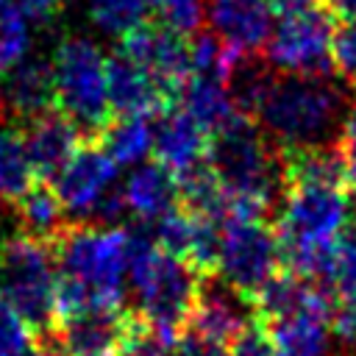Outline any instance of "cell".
<instances>
[{
  "label": "cell",
  "instance_id": "16",
  "mask_svg": "<svg viewBox=\"0 0 356 356\" xmlns=\"http://www.w3.org/2000/svg\"><path fill=\"white\" fill-rule=\"evenodd\" d=\"M150 153L153 161H159L178 178L181 172L209 161V136L186 111L170 108L153 128Z\"/></svg>",
  "mask_w": 356,
  "mask_h": 356
},
{
  "label": "cell",
  "instance_id": "5",
  "mask_svg": "<svg viewBox=\"0 0 356 356\" xmlns=\"http://www.w3.org/2000/svg\"><path fill=\"white\" fill-rule=\"evenodd\" d=\"M0 289L19 309L36 339L56 331L58 261L53 245L31 234H11L0 242Z\"/></svg>",
  "mask_w": 356,
  "mask_h": 356
},
{
  "label": "cell",
  "instance_id": "8",
  "mask_svg": "<svg viewBox=\"0 0 356 356\" xmlns=\"http://www.w3.org/2000/svg\"><path fill=\"white\" fill-rule=\"evenodd\" d=\"M117 164L97 145V139H83L64 170L53 178L70 217H83L86 222H108L125 211L122 189H114Z\"/></svg>",
  "mask_w": 356,
  "mask_h": 356
},
{
  "label": "cell",
  "instance_id": "6",
  "mask_svg": "<svg viewBox=\"0 0 356 356\" xmlns=\"http://www.w3.org/2000/svg\"><path fill=\"white\" fill-rule=\"evenodd\" d=\"M56 108L70 117L83 139H95L111 120L106 56L86 36H64L50 58Z\"/></svg>",
  "mask_w": 356,
  "mask_h": 356
},
{
  "label": "cell",
  "instance_id": "15",
  "mask_svg": "<svg viewBox=\"0 0 356 356\" xmlns=\"http://www.w3.org/2000/svg\"><path fill=\"white\" fill-rule=\"evenodd\" d=\"M331 312L334 303H325L275 320H256L270 337L273 356H331Z\"/></svg>",
  "mask_w": 356,
  "mask_h": 356
},
{
  "label": "cell",
  "instance_id": "36",
  "mask_svg": "<svg viewBox=\"0 0 356 356\" xmlns=\"http://www.w3.org/2000/svg\"><path fill=\"white\" fill-rule=\"evenodd\" d=\"M325 8L334 19H356V0H325Z\"/></svg>",
  "mask_w": 356,
  "mask_h": 356
},
{
  "label": "cell",
  "instance_id": "20",
  "mask_svg": "<svg viewBox=\"0 0 356 356\" xmlns=\"http://www.w3.org/2000/svg\"><path fill=\"white\" fill-rule=\"evenodd\" d=\"M181 111H186L211 139L214 134H220L222 128H228L236 117H242V111L236 108L228 86L222 81L214 78H200L192 75L178 97Z\"/></svg>",
  "mask_w": 356,
  "mask_h": 356
},
{
  "label": "cell",
  "instance_id": "3",
  "mask_svg": "<svg viewBox=\"0 0 356 356\" xmlns=\"http://www.w3.org/2000/svg\"><path fill=\"white\" fill-rule=\"evenodd\" d=\"M58 273L78 281L92 300V309L120 312L128 270L131 234L125 228H106L95 222H70L53 242Z\"/></svg>",
  "mask_w": 356,
  "mask_h": 356
},
{
  "label": "cell",
  "instance_id": "19",
  "mask_svg": "<svg viewBox=\"0 0 356 356\" xmlns=\"http://www.w3.org/2000/svg\"><path fill=\"white\" fill-rule=\"evenodd\" d=\"M125 209L139 220H159L178 206V181L159 161L142 164L122 186Z\"/></svg>",
  "mask_w": 356,
  "mask_h": 356
},
{
  "label": "cell",
  "instance_id": "2",
  "mask_svg": "<svg viewBox=\"0 0 356 356\" xmlns=\"http://www.w3.org/2000/svg\"><path fill=\"white\" fill-rule=\"evenodd\" d=\"M209 167L228 192L231 217H275L284 195V161L250 117H236L209 139Z\"/></svg>",
  "mask_w": 356,
  "mask_h": 356
},
{
  "label": "cell",
  "instance_id": "26",
  "mask_svg": "<svg viewBox=\"0 0 356 356\" xmlns=\"http://www.w3.org/2000/svg\"><path fill=\"white\" fill-rule=\"evenodd\" d=\"M31 36L25 14L14 0H0V72L14 70L28 53Z\"/></svg>",
  "mask_w": 356,
  "mask_h": 356
},
{
  "label": "cell",
  "instance_id": "10",
  "mask_svg": "<svg viewBox=\"0 0 356 356\" xmlns=\"http://www.w3.org/2000/svg\"><path fill=\"white\" fill-rule=\"evenodd\" d=\"M117 50L147 70L175 97H181L186 81L192 78V36L161 19H145L142 25L131 28L120 39Z\"/></svg>",
  "mask_w": 356,
  "mask_h": 356
},
{
  "label": "cell",
  "instance_id": "7",
  "mask_svg": "<svg viewBox=\"0 0 356 356\" xmlns=\"http://www.w3.org/2000/svg\"><path fill=\"white\" fill-rule=\"evenodd\" d=\"M281 270L284 264L275 217L234 214L222 222L217 275H222V281L236 295H242L250 303V309L264 284Z\"/></svg>",
  "mask_w": 356,
  "mask_h": 356
},
{
  "label": "cell",
  "instance_id": "25",
  "mask_svg": "<svg viewBox=\"0 0 356 356\" xmlns=\"http://www.w3.org/2000/svg\"><path fill=\"white\" fill-rule=\"evenodd\" d=\"M153 0H89V19L111 36H125L150 17Z\"/></svg>",
  "mask_w": 356,
  "mask_h": 356
},
{
  "label": "cell",
  "instance_id": "35",
  "mask_svg": "<svg viewBox=\"0 0 356 356\" xmlns=\"http://www.w3.org/2000/svg\"><path fill=\"white\" fill-rule=\"evenodd\" d=\"M323 0H267V6L278 14V17H289V14H300V11H312L317 8Z\"/></svg>",
  "mask_w": 356,
  "mask_h": 356
},
{
  "label": "cell",
  "instance_id": "27",
  "mask_svg": "<svg viewBox=\"0 0 356 356\" xmlns=\"http://www.w3.org/2000/svg\"><path fill=\"white\" fill-rule=\"evenodd\" d=\"M325 286L331 292L334 309L356 314V242L353 239H345V236L339 239L337 259Z\"/></svg>",
  "mask_w": 356,
  "mask_h": 356
},
{
  "label": "cell",
  "instance_id": "32",
  "mask_svg": "<svg viewBox=\"0 0 356 356\" xmlns=\"http://www.w3.org/2000/svg\"><path fill=\"white\" fill-rule=\"evenodd\" d=\"M175 356H231V345H222L189 328H181L175 337Z\"/></svg>",
  "mask_w": 356,
  "mask_h": 356
},
{
  "label": "cell",
  "instance_id": "38",
  "mask_svg": "<svg viewBox=\"0 0 356 356\" xmlns=\"http://www.w3.org/2000/svg\"><path fill=\"white\" fill-rule=\"evenodd\" d=\"M0 117H3V86H0Z\"/></svg>",
  "mask_w": 356,
  "mask_h": 356
},
{
  "label": "cell",
  "instance_id": "29",
  "mask_svg": "<svg viewBox=\"0 0 356 356\" xmlns=\"http://www.w3.org/2000/svg\"><path fill=\"white\" fill-rule=\"evenodd\" d=\"M331 56H334V70L342 75V81L350 89H356V19H345L334 31Z\"/></svg>",
  "mask_w": 356,
  "mask_h": 356
},
{
  "label": "cell",
  "instance_id": "30",
  "mask_svg": "<svg viewBox=\"0 0 356 356\" xmlns=\"http://www.w3.org/2000/svg\"><path fill=\"white\" fill-rule=\"evenodd\" d=\"M159 6V14H161V22L172 25L175 31L192 36L200 31L203 25V3L200 0H153Z\"/></svg>",
  "mask_w": 356,
  "mask_h": 356
},
{
  "label": "cell",
  "instance_id": "33",
  "mask_svg": "<svg viewBox=\"0 0 356 356\" xmlns=\"http://www.w3.org/2000/svg\"><path fill=\"white\" fill-rule=\"evenodd\" d=\"M337 147H339V156H342V164H345L348 186H350V192H356V106L345 117L342 134L337 139Z\"/></svg>",
  "mask_w": 356,
  "mask_h": 356
},
{
  "label": "cell",
  "instance_id": "1",
  "mask_svg": "<svg viewBox=\"0 0 356 356\" xmlns=\"http://www.w3.org/2000/svg\"><path fill=\"white\" fill-rule=\"evenodd\" d=\"M356 106V89L334 78L270 75L250 120L278 150L337 145L345 117Z\"/></svg>",
  "mask_w": 356,
  "mask_h": 356
},
{
  "label": "cell",
  "instance_id": "34",
  "mask_svg": "<svg viewBox=\"0 0 356 356\" xmlns=\"http://www.w3.org/2000/svg\"><path fill=\"white\" fill-rule=\"evenodd\" d=\"M14 3L31 22H50L61 8V0H14Z\"/></svg>",
  "mask_w": 356,
  "mask_h": 356
},
{
  "label": "cell",
  "instance_id": "28",
  "mask_svg": "<svg viewBox=\"0 0 356 356\" xmlns=\"http://www.w3.org/2000/svg\"><path fill=\"white\" fill-rule=\"evenodd\" d=\"M33 345H36L33 328L0 289V356H28Z\"/></svg>",
  "mask_w": 356,
  "mask_h": 356
},
{
  "label": "cell",
  "instance_id": "22",
  "mask_svg": "<svg viewBox=\"0 0 356 356\" xmlns=\"http://www.w3.org/2000/svg\"><path fill=\"white\" fill-rule=\"evenodd\" d=\"M111 356H175V337L142 309H122Z\"/></svg>",
  "mask_w": 356,
  "mask_h": 356
},
{
  "label": "cell",
  "instance_id": "12",
  "mask_svg": "<svg viewBox=\"0 0 356 356\" xmlns=\"http://www.w3.org/2000/svg\"><path fill=\"white\" fill-rule=\"evenodd\" d=\"M106 83L111 117H161L178 106V97L159 83L147 70L134 64L128 56L114 50L106 58Z\"/></svg>",
  "mask_w": 356,
  "mask_h": 356
},
{
  "label": "cell",
  "instance_id": "24",
  "mask_svg": "<svg viewBox=\"0 0 356 356\" xmlns=\"http://www.w3.org/2000/svg\"><path fill=\"white\" fill-rule=\"evenodd\" d=\"M95 139L114 164L128 167V164L142 161L150 153L153 128L142 117H111Z\"/></svg>",
  "mask_w": 356,
  "mask_h": 356
},
{
  "label": "cell",
  "instance_id": "23",
  "mask_svg": "<svg viewBox=\"0 0 356 356\" xmlns=\"http://www.w3.org/2000/svg\"><path fill=\"white\" fill-rule=\"evenodd\" d=\"M33 164L25 150V139L17 122L0 128V200L14 203L36 184Z\"/></svg>",
  "mask_w": 356,
  "mask_h": 356
},
{
  "label": "cell",
  "instance_id": "14",
  "mask_svg": "<svg viewBox=\"0 0 356 356\" xmlns=\"http://www.w3.org/2000/svg\"><path fill=\"white\" fill-rule=\"evenodd\" d=\"M211 31L239 56H261L273 33V8L267 0H209Z\"/></svg>",
  "mask_w": 356,
  "mask_h": 356
},
{
  "label": "cell",
  "instance_id": "17",
  "mask_svg": "<svg viewBox=\"0 0 356 356\" xmlns=\"http://www.w3.org/2000/svg\"><path fill=\"white\" fill-rule=\"evenodd\" d=\"M56 108V83L50 61L33 58L19 61L8 70L3 83V117L11 122H28L44 111Z\"/></svg>",
  "mask_w": 356,
  "mask_h": 356
},
{
  "label": "cell",
  "instance_id": "31",
  "mask_svg": "<svg viewBox=\"0 0 356 356\" xmlns=\"http://www.w3.org/2000/svg\"><path fill=\"white\" fill-rule=\"evenodd\" d=\"M231 356H273L270 337L256 317H250L239 337L231 342Z\"/></svg>",
  "mask_w": 356,
  "mask_h": 356
},
{
  "label": "cell",
  "instance_id": "18",
  "mask_svg": "<svg viewBox=\"0 0 356 356\" xmlns=\"http://www.w3.org/2000/svg\"><path fill=\"white\" fill-rule=\"evenodd\" d=\"M120 312L86 309L72 317H64L56 325L53 339L61 345L67 356H106L111 353V345L117 337Z\"/></svg>",
  "mask_w": 356,
  "mask_h": 356
},
{
  "label": "cell",
  "instance_id": "13",
  "mask_svg": "<svg viewBox=\"0 0 356 356\" xmlns=\"http://www.w3.org/2000/svg\"><path fill=\"white\" fill-rule=\"evenodd\" d=\"M25 139L28 159L33 164V172L39 181H50L64 170V164L72 159V153L81 147L83 134L78 125L64 117L58 108H50L28 122H17Z\"/></svg>",
  "mask_w": 356,
  "mask_h": 356
},
{
  "label": "cell",
  "instance_id": "4",
  "mask_svg": "<svg viewBox=\"0 0 356 356\" xmlns=\"http://www.w3.org/2000/svg\"><path fill=\"white\" fill-rule=\"evenodd\" d=\"M128 273L139 295V309L164 331L178 337L195 309L203 278L184 261L164 253L147 234H131Z\"/></svg>",
  "mask_w": 356,
  "mask_h": 356
},
{
  "label": "cell",
  "instance_id": "39",
  "mask_svg": "<svg viewBox=\"0 0 356 356\" xmlns=\"http://www.w3.org/2000/svg\"><path fill=\"white\" fill-rule=\"evenodd\" d=\"M106 356H111V353H106Z\"/></svg>",
  "mask_w": 356,
  "mask_h": 356
},
{
  "label": "cell",
  "instance_id": "9",
  "mask_svg": "<svg viewBox=\"0 0 356 356\" xmlns=\"http://www.w3.org/2000/svg\"><path fill=\"white\" fill-rule=\"evenodd\" d=\"M334 17L328 8H312L300 14L281 17L264 44V61L284 75L303 78H331L334 70Z\"/></svg>",
  "mask_w": 356,
  "mask_h": 356
},
{
  "label": "cell",
  "instance_id": "40",
  "mask_svg": "<svg viewBox=\"0 0 356 356\" xmlns=\"http://www.w3.org/2000/svg\"><path fill=\"white\" fill-rule=\"evenodd\" d=\"M353 356H356V353H353Z\"/></svg>",
  "mask_w": 356,
  "mask_h": 356
},
{
  "label": "cell",
  "instance_id": "11",
  "mask_svg": "<svg viewBox=\"0 0 356 356\" xmlns=\"http://www.w3.org/2000/svg\"><path fill=\"white\" fill-rule=\"evenodd\" d=\"M153 242L170 253L172 259L184 261L200 278H211L220 270V242L222 225L206 220L184 206L170 209L164 217L156 220Z\"/></svg>",
  "mask_w": 356,
  "mask_h": 356
},
{
  "label": "cell",
  "instance_id": "21",
  "mask_svg": "<svg viewBox=\"0 0 356 356\" xmlns=\"http://www.w3.org/2000/svg\"><path fill=\"white\" fill-rule=\"evenodd\" d=\"M14 209V217L19 222L17 231L22 234H31L36 239H44V242H56L61 236V231L72 222L58 192L53 189L50 181H36L19 200L11 203Z\"/></svg>",
  "mask_w": 356,
  "mask_h": 356
},
{
  "label": "cell",
  "instance_id": "37",
  "mask_svg": "<svg viewBox=\"0 0 356 356\" xmlns=\"http://www.w3.org/2000/svg\"><path fill=\"white\" fill-rule=\"evenodd\" d=\"M28 356H67V353L61 350V345L53 337H44V339H36V345Z\"/></svg>",
  "mask_w": 356,
  "mask_h": 356
}]
</instances>
